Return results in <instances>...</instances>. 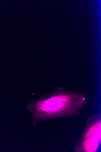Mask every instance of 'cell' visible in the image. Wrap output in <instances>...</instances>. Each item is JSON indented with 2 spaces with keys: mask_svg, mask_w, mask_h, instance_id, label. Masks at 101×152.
<instances>
[{
  "mask_svg": "<svg viewBox=\"0 0 101 152\" xmlns=\"http://www.w3.org/2000/svg\"><path fill=\"white\" fill-rule=\"evenodd\" d=\"M101 113L89 116L74 148L75 152H96L101 139Z\"/></svg>",
  "mask_w": 101,
  "mask_h": 152,
  "instance_id": "2",
  "label": "cell"
},
{
  "mask_svg": "<svg viewBox=\"0 0 101 152\" xmlns=\"http://www.w3.org/2000/svg\"><path fill=\"white\" fill-rule=\"evenodd\" d=\"M85 94L56 86L53 92L40 96L26 106L33 116V126L43 121L57 118H74L81 115L86 103Z\"/></svg>",
  "mask_w": 101,
  "mask_h": 152,
  "instance_id": "1",
  "label": "cell"
}]
</instances>
